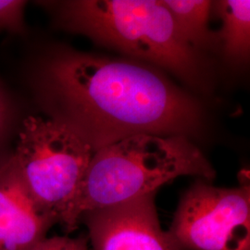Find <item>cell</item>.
I'll list each match as a JSON object with an SVG mask.
<instances>
[{
	"instance_id": "5b68a950",
	"label": "cell",
	"mask_w": 250,
	"mask_h": 250,
	"mask_svg": "<svg viewBox=\"0 0 250 250\" xmlns=\"http://www.w3.org/2000/svg\"><path fill=\"white\" fill-rule=\"evenodd\" d=\"M167 232L172 250H250V187L198 179L183 194Z\"/></svg>"
},
{
	"instance_id": "277c9868",
	"label": "cell",
	"mask_w": 250,
	"mask_h": 250,
	"mask_svg": "<svg viewBox=\"0 0 250 250\" xmlns=\"http://www.w3.org/2000/svg\"><path fill=\"white\" fill-rule=\"evenodd\" d=\"M13 156L28 191L61 223L88 168L94 151L66 126L42 117L23 118Z\"/></svg>"
},
{
	"instance_id": "ba28073f",
	"label": "cell",
	"mask_w": 250,
	"mask_h": 250,
	"mask_svg": "<svg viewBox=\"0 0 250 250\" xmlns=\"http://www.w3.org/2000/svg\"><path fill=\"white\" fill-rule=\"evenodd\" d=\"M212 10L222 21L217 37L224 55L232 62H246L250 51V0L214 1Z\"/></svg>"
},
{
	"instance_id": "8992f818",
	"label": "cell",
	"mask_w": 250,
	"mask_h": 250,
	"mask_svg": "<svg viewBox=\"0 0 250 250\" xmlns=\"http://www.w3.org/2000/svg\"><path fill=\"white\" fill-rule=\"evenodd\" d=\"M156 193L84 212L83 224L93 250H172L161 228Z\"/></svg>"
},
{
	"instance_id": "3957f363",
	"label": "cell",
	"mask_w": 250,
	"mask_h": 250,
	"mask_svg": "<svg viewBox=\"0 0 250 250\" xmlns=\"http://www.w3.org/2000/svg\"><path fill=\"white\" fill-rule=\"evenodd\" d=\"M181 176L210 182L216 171L190 138L137 134L95 152L79 189L60 224L67 233L84 212L157 193Z\"/></svg>"
},
{
	"instance_id": "7c38bea8",
	"label": "cell",
	"mask_w": 250,
	"mask_h": 250,
	"mask_svg": "<svg viewBox=\"0 0 250 250\" xmlns=\"http://www.w3.org/2000/svg\"><path fill=\"white\" fill-rule=\"evenodd\" d=\"M29 250H89V239L85 233L77 237L46 236Z\"/></svg>"
},
{
	"instance_id": "52a82bcc",
	"label": "cell",
	"mask_w": 250,
	"mask_h": 250,
	"mask_svg": "<svg viewBox=\"0 0 250 250\" xmlns=\"http://www.w3.org/2000/svg\"><path fill=\"white\" fill-rule=\"evenodd\" d=\"M58 224L28 191L13 151L0 157V250H29Z\"/></svg>"
},
{
	"instance_id": "6da1fadb",
	"label": "cell",
	"mask_w": 250,
	"mask_h": 250,
	"mask_svg": "<svg viewBox=\"0 0 250 250\" xmlns=\"http://www.w3.org/2000/svg\"><path fill=\"white\" fill-rule=\"evenodd\" d=\"M27 83L47 119L69 128L94 153L137 134L201 133V104L154 66L76 50L43 49L31 61Z\"/></svg>"
},
{
	"instance_id": "30bf717a",
	"label": "cell",
	"mask_w": 250,
	"mask_h": 250,
	"mask_svg": "<svg viewBox=\"0 0 250 250\" xmlns=\"http://www.w3.org/2000/svg\"><path fill=\"white\" fill-rule=\"evenodd\" d=\"M18 102L0 81V157L9 151V142L22 122Z\"/></svg>"
},
{
	"instance_id": "9c48e42d",
	"label": "cell",
	"mask_w": 250,
	"mask_h": 250,
	"mask_svg": "<svg viewBox=\"0 0 250 250\" xmlns=\"http://www.w3.org/2000/svg\"><path fill=\"white\" fill-rule=\"evenodd\" d=\"M170 12L180 36L191 47L209 48L216 43V35L208 27L213 2L208 0H161ZM218 39V37H217Z\"/></svg>"
},
{
	"instance_id": "7a4b0ae2",
	"label": "cell",
	"mask_w": 250,
	"mask_h": 250,
	"mask_svg": "<svg viewBox=\"0 0 250 250\" xmlns=\"http://www.w3.org/2000/svg\"><path fill=\"white\" fill-rule=\"evenodd\" d=\"M54 26L159 66L194 87L203 86L205 63L182 38L161 0H64L36 2Z\"/></svg>"
},
{
	"instance_id": "8fae6325",
	"label": "cell",
	"mask_w": 250,
	"mask_h": 250,
	"mask_svg": "<svg viewBox=\"0 0 250 250\" xmlns=\"http://www.w3.org/2000/svg\"><path fill=\"white\" fill-rule=\"evenodd\" d=\"M27 1L0 0V31L6 30L13 35L25 33L24 9Z\"/></svg>"
}]
</instances>
